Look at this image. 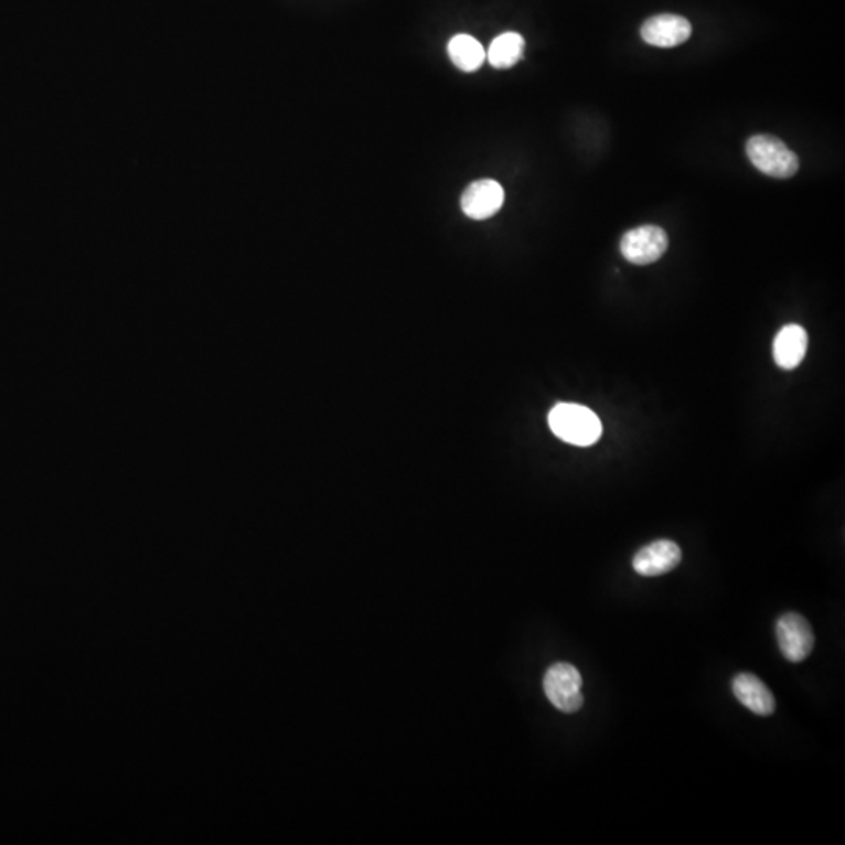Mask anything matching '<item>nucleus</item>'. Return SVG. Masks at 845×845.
I'll list each match as a JSON object with an SVG mask.
<instances>
[{"mask_svg":"<svg viewBox=\"0 0 845 845\" xmlns=\"http://www.w3.org/2000/svg\"><path fill=\"white\" fill-rule=\"evenodd\" d=\"M548 425L557 439L577 447H590L603 434V425L597 414L579 404H557L548 415Z\"/></svg>","mask_w":845,"mask_h":845,"instance_id":"nucleus-1","label":"nucleus"},{"mask_svg":"<svg viewBox=\"0 0 845 845\" xmlns=\"http://www.w3.org/2000/svg\"><path fill=\"white\" fill-rule=\"evenodd\" d=\"M746 152L751 164L769 178L789 179L798 174V154L773 135H753L747 141Z\"/></svg>","mask_w":845,"mask_h":845,"instance_id":"nucleus-2","label":"nucleus"},{"mask_svg":"<svg viewBox=\"0 0 845 845\" xmlns=\"http://www.w3.org/2000/svg\"><path fill=\"white\" fill-rule=\"evenodd\" d=\"M581 689L582 676L575 665L557 663L545 673V695L559 712L571 714L581 709L585 703Z\"/></svg>","mask_w":845,"mask_h":845,"instance_id":"nucleus-3","label":"nucleus"},{"mask_svg":"<svg viewBox=\"0 0 845 845\" xmlns=\"http://www.w3.org/2000/svg\"><path fill=\"white\" fill-rule=\"evenodd\" d=\"M667 248V234L663 227L653 226V224L628 231L620 242V250L624 259L641 267L660 260Z\"/></svg>","mask_w":845,"mask_h":845,"instance_id":"nucleus-4","label":"nucleus"},{"mask_svg":"<svg viewBox=\"0 0 845 845\" xmlns=\"http://www.w3.org/2000/svg\"><path fill=\"white\" fill-rule=\"evenodd\" d=\"M776 634L781 653L794 664L805 661L816 644L813 628L805 617L798 612L781 616L777 622Z\"/></svg>","mask_w":845,"mask_h":845,"instance_id":"nucleus-5","label":"nucleus"},{"mask_svg":"<svg viewBox=\"0 0 845 845\" xmlns=\"http://www.w3.org/2000/svg\"><path fill=\"white\" fill-rule=\"evenodd\" d=\"M504 204V190L501 183L492 179L471 182L461 197V208L467 216L477 222L492 218Z\"/></svg>","mask_w":845,"mask_h":845,"instance_id":"nucleus-6","label":"nucleus"},{"mask_svg":"<svg viewBox=\"0 0 845 845\" xmlns=\"http://www.w3.org/2000/svg\"><path fill=\"white\" fill-rule=\"evenodd\" d=\"M682 557V548L675 542L663 538L639 549L633 557V567L641 577H661L678 567Z\"/></svg>","mask_w":845,"mask_h":845,"instance_id":"nucleus-7","label":"nucleus"},{"mask_svg":"<svg viewBox=\"0 0 845 845\" xmlns=\"http://www.w3.org/2000/svg\"><path fill=\"white\" fill-rule=\"evenodd\" d=\"M692 35V25L678 14H657L649 18L641 29L642 40L654 47H676Z\"/></svg>","mask_w":845,"mask_h":845,"instance_id":"nucleus-8","label":"nucleus"},{"mask_svg":"<svg viewBox=\"0 0 845 845\" xmlns=\"http://www.w3.org/2000/svg\"><path fill=\"white\" fill-rule=\"evenodd\" d=\"M732 694L746 708L757 716H772L777 709L776 697L753 673H739L732 680Z\"/></svg>","mask_w":845,"mask_h":845,"instance_id":"nucleus-9","label":"nucleus"},{"mask_svg":"<svg viewBox=\"0 0 845 845\" xmlns=\"http://www.w3.org/2000/svg\"><path fill=\"white\" fill-rule=\"evenodd\" d=\"M807 334L800 324H787L780 329L773 342V359L781 370H795L806 356Z\"/></svg>","mask_w":845,"mask_h":845,"instance_id":"nucleus-10","label":"nucleus"},{"mask_svg":"<svg viewBox=\"0 0 845 845\" xmlns=\"http://www.w3.org/2000/svg\"><path fill=\"white\" fill-rule=\"evenodd\" d=\"M448 57L451 58L452 65L463 73H474L480 69L485 62V51L482 44L471 35L452 36L450 43H448Z\"/></svg>","mask_w":845,"mask_h":845,"instance_id":"nucleus-11","label":"nucleus"},{"mask_svg":"<svg viewBox=\"0 0 845 845\" xmlns=\"http://www.w3.org/2000/svg\"><path fill=\"white\" fill-rule=\"evenodd\" d=\"M525 39L517 32L501 33L490 44L485 58L496 69H507L517 65L525 54Z\"/></svg>","mask_w":845,"mask_h":845,"instance_id":"nucleus-12","label":"nucleus"}]
</instances>
